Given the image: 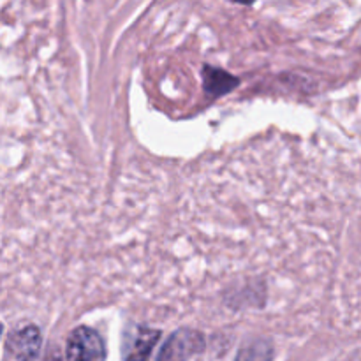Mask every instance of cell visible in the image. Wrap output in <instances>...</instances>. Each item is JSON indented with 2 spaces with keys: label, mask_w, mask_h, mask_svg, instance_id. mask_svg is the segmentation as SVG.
I'll return each instance as SVG.
<instances>
[{
  "label": "cell",
  "mask_w": 361,
  "mask_h": 361,
  "mask_svg": "<svg viewBox=\"0 0 361 361\" xmlns=\"http://www.w3.org/2000/svg\"><path fill=\"white\" fill-rule=\"evenodd\" d=\"M67 361H106L104 341L92 328L80 326L67 338Z\"/></svg>",
  "instance_id": "6da1fadb"
},
{
  "label": "cell",
  "mask_w": 361,
  "mask_h": 361,
  "mask_svg": "<svg viewBox=\"0 0 361 361\" xmlns=\"http://www.w3.org/2000/svg\"><path fill=\"white\" fill-rule=\"evenodd\" d=\"M204 349V338L201 334L194 330L175 331L171 337L166 341L159 353L157 361H189L194 355L201 353Z\"/></svg>",
  "instance_id": "7a4b0ae2"
},
{
  "label": "cell",
  "mask_w": 361,
  "mask_h": 361,
  "mask_svg": "<svg viewBox=\"0 0 361 361\" xmlns=\"http://www.w3.org/2000/svg\"><path fill=\"white\" fill-rule=\"evenodd\" d=\"M161 331L147 326H130L123 334L122 356L123 361H148Z\"/></svg>",
  "instance_id": "3957f363"
},
{
  "label": "cell",
  "mask_w": 361,
  "mask_h": 361,
  "mask_svg": "<svg viewBox=\"0 0 361 361\" xmlns=\"http://www.w3.org/2000/svg\"><path fill=\"white\" fill-rule=\"evenodd\" d=\"M41 349V334L35 326H25L9 338V351L16 361H35Z\"/></svg>",
  "instance_id": "277c9868"
},
{
  "label": "cell",
  "mask_w": 361,
  "mask_h": 361,
  "mask_svg": "<svg viewBox=\"0 0 361 361\" xmlns=\"http://www.w3.org/2000/svg\"><path fill=\"white\" fill-rule=\"evenodd\" d=\"M204 78V92L210 97H219L222 94H228L233 88L238 85V80L233 78L231 74L224 73L221 69H214V67H204L203 71Z\"/></svg>",
  "instance_id": "5b68a950"
},
{
  "label": "cell",
  "mask_w": 361,
  "mask_h": 361,
  "mask_svg": "<svg viewBox=\"0 0 361 361\" xmlns=\"http://www.w3.org/2000/svg\"><path fill=\"white\" fill-rule=\"evenodd\" d=\"M274 360V345L264 338H252L245 342L240 349L236 361H271Z\"/></svg>",
  "instance_id": "8992f818"
},
{
  "label": "cell",
  "mask_w": 361,
  "mask_h": 361,
  "mask_svg": "<svg viewBox=\"0 0 361 361\" xmlns=\"http://www.w3.org/2000/svg\"><path fill=\"white\" fill-rule=\"evenodd\" d=\"M44 361H62V358H60V355L56 351H51L49 353L48 356H46Z\"/></svg>",
  "instance_id": "52a82bcc"
},
{
  "label": "cell",
  "mask_w": 361,
  "mask_h": 361,
  "mask_svg": "<svg viewBox=\"0 0 361 361\" xmlns=\"http://www.w3.org/2000/svg\"><path fill=\"white\" fill-rule=\"evenodd\" d=\"M235 2H238V4H252L254 0H235Z\"/></svg>",
  "instance_id": "ba28073f"
},
{
  "label": "cell",
  "mask_w": 361,
  "mask_h": 361,
  "mask_svg": "<svg viewBox=\"0 0 361 361\" xmlns=\"http://www.w3.org/2000/svg\"><path fill=\"white\" fill-rule=\"evenodd\" d=\"M0 335H2V324H0Z\"/></svg>",
  "instance_id": "9c48e42d"
}]
</instances>
